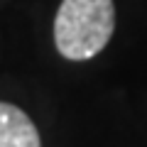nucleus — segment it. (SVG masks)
<instances>
[{
    "instance_id": "obj_2",
    "label": "nucleus",
    "mask_w": 147,
    "mask_h": 147,
    "mask_svg": "<svg viewBox=\"0 0 147 147\" xmlns=\"http://www.w3.org/2000/svg\"><path fill=\"white\" fill-rule=\"evenodd\" d=\"M0 147H42L32 118L5 100H0Z\"/></svg>"
},
{
    "instance_id": "obj_1",
    "label": "nucleus",
    "mask_w": 147,
    "mask_h": 147,
    "mask_svg": "<svg viewBox=\"0 0 147 147\" xmlns=\"http://www.w3.org/2000/svg\"><path fill=\"white\" fill-rule=\"evenodd\" d=\"M113 30V0H61L54 17V44L64 59L86 61L105 49Z\"/></svg>"
}]
</instances>
